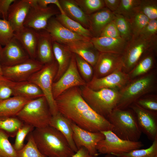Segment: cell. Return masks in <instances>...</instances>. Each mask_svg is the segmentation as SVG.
Listing matches in <instances>:
<instances>
[{
	"label": "cell",
	"instance_id": "e575fe53",
	"mask_svg": "<svg viewBox=\"0 0 157 157\" xmlns=\"http://www.w3.org/2000/svg\"><path fill=\"white\" fill-rule=\"evenodd\" d=\"M27 139V143L23 148L17 151V157H47L39 150L31 132L28 134Z\"/></svg>",
	"mask_w": 157,
	"mask_h": 157
},
{
	"label": "cell",
	"instance_id": "74e56055",
	"mask_svg": "<svg viewBox=\"0 0 157 157\" xmlns=\"http://www.w3.org/2000/svg\"><path fill=\"white\" fill-rule=\"evenodd\" d=\"M87 15H90L105 7L104 0H74Z\"/></svg>",
	"mask_w": 157,
	"mask_h": 157
},
{
	"label": "cell",
	"instance_id": "9a60e30c",
	"mask_svg": "<svg viewBox=\"0 0 157 157\" xmlns=\"http://www.w3.org/2000/svg\"><path fill=\"white\" fill-rule=\"evenodd\" d=\"M72 126L73 140L78 149L84 147L90 154L98 156L96 146L100 141L104 138V135L101 132H94L85 130L72 122Z\"/></svg>",
	"mask_w": 157,
	"mask_h": 157
},
{
	"label": "cell",
	"instance_id": "30bf717a",
	"mask_svg": "<svg viewBox=\"0 0 157 157\" xmlns=\"http://www.w3.org/2000/svg\"><path fill=\"white\" fill-rule=\"evenodd\" d=\"M31 7L23 25L37 31L45 30L49 19L60 13L52 6L42 8L37 3L36 0H29Z\"/></svg>",
	"mask_w": 157,
	"mask_h": 157
},
{
	"label": "cell",
	"instance_id": "d4e9b609",
	"mask_svg": "<svg viewBox=\"0 0 157 157\" xmlns=\"http://www.w3.org/2000/svg\"><path fill=\"white\" fill-rule=\"evenodd\" d=\"M90 41L100 52L122 54L127 42L122 38L93 37Z\"/></svg>",
	"mask_w": 157,
	"mask_h": 157
},
{
	"label": "cell",
	"instance_id": "f1b7e54d",
	"mask_svg": "<svg viewBox=\"0 0 157 157\" xmlns=\"http://www.w3.org/2000/svg\"><path fill=\"white\" fill-rule=\"evenodd\" d=\"M65 14L71 19L89 29L88 16L85 14L74 0H59Z\"/></svg>",
	"mask_w": 157,
	"mask_h": 157
},
{
	"label": "cell",
	"instance_id": "5b68a950",
	"mask_svg": "<svg viewBox=\"0 0 157 157\" xmlns=\"http://www.w3.org/2000/svg\"><path fill=\"white\" fill-rule=\"evenodd\" d=\"M81 90L83 98L90 106L106 118L116 108L120 99L119 91L115 89L103 88L94 90L86 85Z\"/></svg>",
	"mask_w": 157,
	"mask_h": 157
},
{
	"label": "cell",
	"instance_id": "7bdbcfd3",
	"mask_svg": "<svg viewBox=\"0 0 157 157\" xmlns=\"http://www.w3.org/2000/svg\"><path fill=\"white\" fill-rule=\"evenodd\" d=\"M32 126L24 123L18 130L15 135V139L13 146L16 151L23 148L24 145V142L26 136L34 129Z\"/></svg>",
	"mask_w": 157,
	"mask_h": 157
},
{
	"label": "cell",
	"instance_id": "ffe728a7",
	"mask_svg": "<svg viewBox=\"0 0 157 157\" xmlns=\"http://www.w3.org/2000/svg\"><path fill=\"white\" fill-rule=\"evenodd\" d=\"M66 45L73 53L79 55L93 68L100 52L90 40H78Z\"/></svg>",
	"mask_w": 157,
	"mask_h": 157
},
{
	"label": "cell",
	"instance_id": "bcb514c9",
	"mask_svg": "<svg viewBox=\"0 0 157 157\" xmlns=\"http://www.w3.org/2000/svg\"><path fill=\"white\" fill-rule=\"evenodd\" d=\"M13 96L12 90L8 80L2 76H0V101Z\"/></svg>",
	"mask_w": 157,
	"mask_h": 157
},
{
	"label": "cell",
	"instance_id": "f907efd6",
	"mask_svg": "<svg viewBox=\"0 0 157 157\" xmlns=\"http://www.w3.org/2000/svg\"><path fill=\"white\" fill-rule=\"evenodd\" d=\"M105 7L113 13L118 8L120 0H104Z\"/></svg>",
	"mask_w": 157,
	"mask_h": 157
},
{
	"label": "cell",
	"instance_id": "8992f818",
	"mask_svg": "<svg viewBox=\"0 0 157 157\" xmlns=\"http://www.w3.org/2000/svg\"><path fill=\"white\" fill-rule=\"evenodd\" d=\"M157 51V38L149 39L142 35L132 36L121 54L122 71L128 73L147 52Z\"/></svg>",
	"mask_w": 157,
	"mask_h": 157
},
{
	"label": "cell",
	"instance_id": "ab89813d",
	"mask_svg": "<svg viewBox=\"0 0 157 157\" xmlns=\"http://www.w3.org/2000/svg\"><path fill=\"white\" fill-rule=\"evenodd\" d=\"M9 136L0 130V157H17V151L9 140Z\"/></svg>",
	"mask_w": 157,
	"mask_h": 157
},
{
	"label": "cell",
	"instance_id": "f546056e",
	"mask_svg": "<svg viewBox=\"0 0 157 157\" xmlns=\"http://www.w3.org/2000/svg\"><path fill=\"white\" fill-rule=\"evenodd\" d=\"M29 101L16 96H12L0 101V117L16 116Z\"/></svg>",
	"mask_w": 157,
	"mask_h": 157
},
{
	"label": "cell",
	"instance_id": "ac0fdd59",
	"mask_svg": "<svg viewBox=\"0 0 157 157\" xmlns=\"http://www.w3.org/2000/svg\"><path fill=\"white\" fill-rule=\"evenodd\" d=\"M45 30L49 34L53 41L62 44H67L80 40H90L67 29L55 16L49 19Z\"/></svg>",
	"mask_w": 157,
	"mask_h": 157
},
{
	"label": "cell",
	"instance_id": "7402d4cb",
	"mask_svg": "<svg viewBox=\"0 0 157 157\" xmlns=\"http://www.w3.org/2000/svg\"><path fill=\"white\" fill-rule=\"evenodd\" d=\"M89 28L93 37H99L106 26L113 19L114 13L106 7L88 15Z\"/></svg>",
	"mask_w": 157,
	"mask_h": 157
},
{
	"label": "cell",
	"instance_id": "8fae6325",
	"mask_svg": "<svg viewBox=\"0 0 157 157\" xmlns=\"http://www.w3.org/2000/svg\"><path fill=\"white\" fill-rule=\"evenodd\" d=\"M86 84L78 70L75 54L73 53L67 69L58 80L53 83L52 92L53 97L55 99L71 88L83 86Z\"/></svg>",
	"mask_w": 157,
	"mask_h": 157
},
{
	"label": "cell",
	"instance_id": "52a82bcc",
	"mask_svg": "<svg viewBox=\"0 0 157 157\" xmlns=\"http://www.w3.org/2000/svg\"><path fill=\"white\" fill-rule=\"evenodd\" d=\"M24 123L35 128L49 125L52 117L44 96L29 101L16 116Z\"/></svg>",
	"mask_w": 157,
	"mask_h": 157
},
{
	"label": "cell",
	"instance_id": "7c38bea8",
	"mask_svg": "<svg viewBox=\"0 0 157 157\" xmlns=\"http://www.w3.org/2000/svg\"><path fill=\"white\" fill-rule=\"evenodd\" d=\"M43 65L36 59L30 58L14 66L1 67L2 76L13 82L28 81L30 77L40 69Z\"/></svg>",
	"mask_w": 157,
	"mask_h": 157
},
{
	"label": "cell",
	"instance_id": "6da1fadb",
	"mask_svg": "<svg viewBox=\"0 0 157 157\" xmlns=\"http://www.w3.org/2000/svg\"><path fill=\"white\" fill-rule=\"evenodd\" d=\"M55 99L58 112L79 127L94 132L112 130L113 126L107 119L85 101L78 87L68 89Z\"/></svg>",
	"mask_w": 157,
	"mask_h": 157
},
{
	"label": "cell",
	"instance_id": "7a4b0ae2",
	"mask_svg": "<svg viewBox=\"0 0 157 157\" xmlns=\"http://www.w3.org/2000/svg\"><path fill=\"white\" fill-rule=\"evenodd\" d=\"M31 133L39 150L47 157H71L75 153L65 136L49 125L35 128Z\"/></svg>",
	"mask_w": 157,
	"mask_h": 157
},
{
	"label": "cell",
	"instance_id": "f6af8a7d",
	"mask_svg": "<svg viewBox=\"0 0 157 157\" xmlns=\"http://www.w3.org/2000/svg\"><path fill=\"white\" fill-rule=\"evenodd\" d=\"M140 34L149 39L157 38V19L150 20Z\"/></svg>",
	"mask_w": 157,
	"mask_h": 157
},
{
	"label": "cell",
	"instance_id": "e0dca14e",
	"mask_svg": "<svg viewBox=\"0 0 157 157\" xmlns=\"http://www.w3.org/2000/svg\"><path fill=\"white\" fill-rule=\"evenodd\" d=\"M93 68V76L97 78H101L113 72L122 70L121 54L100 52Z\"/></svg>",
	"mask_w": 157,
	"mask_h": 157
},
{
	"label": "cell",
	"instance_id": "2e32d148",
	"mask_svg": "<svg viewBox=\"0 0 157 157\" xmlns=\"http://www.w3.org/2000/svg\"><path fill=\"white\" fill-rule=\"evenodd\" d=\"M130 80L128 74L120 70L100 78L93 76L86 85L94 90L108 88L119 91Z\"/></svg>",
	"mask_w": 157,
	"mask_h": 157
},
{
	"label": "cell",
	"instance_id": "b9f144b4",
	"mask_svg": "<svg viewBox=\"0 0 157 157\" xmlns=\"http://www.w3.org/2000/svg\"><path fill=\"white\" fill-rule=\"evenodd\" d=\"M14 37V31L7 20L0 19V44L5 46Z\"/></svg>",
	"mask_w": 157,
	"mask_h": 157
},
{
	"label": "cell",
	"instance_id": "8d00e7d4",
	"mask_svg": "<svg viewBox=\"0 0 157 157\" xmlns=\"http://www.w3.org/2000/svg\"><path fill=\"white\" fill-rule=\"evenodd\" d=\"M149 19L143 14L136 13L129 20L131 26L133 36L140 35L149 21Z\"/></svg>",
	"mask_w": 157,
	"mask_h": 157
},
{
	"label": "cell",
	"instance_id": "816d5d0a",
	"mask_svg": "<svg viewBox=\"0 0 157 157\" xmlns=\"http://www.w3.org/2000/svg\"><path fill=\"white\" fill-rule=\"evenodd\" d=\"M98 156L90 154L88 150L84 147H82L71 157H97Z\"/></svg>",
	"mask_w": 157,
	"mask_h": 157
},
{
	"label": "cell",
	"instance_id": "c3c4849f",
	"mask_svg": "<svg viewBox=\"0 0 157 157\" xmlns=\"http://www.w3.org/2000/svg\"><path fill=\"white\" fill-rule=\"evenodd\" d=\"M15 0H0V19H7L8 10Z\"/></svg>",
	"mask_w": 157,
	"mask_h": 157
},
{
	"label": "cell",
	"instance_id": "3957f363",
	"mask_svg": "<svg viewBox=\"0 0 157 157\" xmlns=\"http://www.w3.org/2000/svg\"><path fill=\"white\" fill-rule=\"evenodd\" d=\"M157 76L156 70L131 80L119 92L120 97L117 108H128L137 99L156 89Z\"/></svg>",
	"mask_w": 157,
	"mask_h": 157
},
{
	"label": "cell",
	"instance_id": "d6a6232c",
	"mask_svg": "<svg viewBox=\"0 0 157 157\" xmlns=\"http://www.w3.org/2000/svg\"><path fill=\"white\" fill-rule=\"evenodd\" d=\"M114 14L113 21L120 36L122 39L127 42L131 39L133 36L130 23L123 16L115 13Z\"/></svg>",
	"mask_w": 157,
	"mask_h": 157
},
{
	"label": "cell",
	"instance_id": "60d3db41",
	"mask_svg": "<svg viewBox=\"0 0 157 157\" xmlns=\"http://www.w3.org/2000/svg\"><path fill=\"white\" fill-rule=\"evenodd\" d=\"M74 54L78 70L83 78L87 83L90 82L93 77V68L79 55Z\"/></svg>",
	"mask_w": 157,
	"mask_h": 157
},
{
	"label": "cell",
	"instance_id": "7dc6e473",
	"mask_svg": "<svg viewBox=\"0 0 157 157\" xmlns=\"http://www.w3.org/2000/svg\"><path fill=\"white\" fill-rule=\"evenodd\" d=\"M99 37L121 38L113 20L104 28Z\"/></svg>",
	"mask_w": 157,
	"mask_h": 157
},
{
	"label": "cell",
	"instance_id": "f5cc1de1",
	"mask_svg": "<svg viewBox=\"0 0 157 157\" xmlns=\"http://www.w3.org/2000/svg\"><path fill=\"white\" fill-rule=\"evenodd\" d=\"M104 157H117L115 155L111 154H106Z\"/></svg>",
	"mask_w": 157,
	"mask_h": 157
},
{
	"label": "cell",
	"instance_id": "603a6c76",
	"mask_svg": "<svg viewBox=\"0 0 157 157\" xmlns=\"http://www.w3.org/2000/svg\"><path fill=\"white\" fill-rule=\"evenodd\" d=\"M38 32L25 27L14 32V37L26 51L30 58L36 59Z\"/></svg>",
	"mask_w": 157,
	"mask_h": 157
},
{
	"label": "cell",
	"instance_id": "ba28073f",
	"mask_svg": "<svg viewBox=\"0 0 157 157\" xmlns=\"http://www.w3.org/2000/svg\"><path fill=\"white\" fill-rule=\"evenodd\" d=\"M58 68L57 63L55 60L44 65L28 80L36 85L41 90L47 100L52 116L59 112L52 92V85Z\"/></svg>",
	"mask_w": 157,
	"mask_h": 157
},
{
	"label": "cell",
	"instance_id": "484cf974",
	"mask_svg": "<svg viewBox=\"0 0 157 157\" xmlns=\"http://www.w3.org/2000/svg\"><path fill=\"white\" fill-rule=\"evenodd\" d=\"M53 52L55 59L57 62L58 70L53 82L58 80L67 69L73 55L68 46L53 41Z\"/></svg>",
	"mask_w": 157,
	"mask_h": 157
},
{
	"label": "cell",
	"instance_id": "cb8c5ba5",
	"mask_svg": "<svg viewBox=\"0 0 157 157\" xmlns=\"http://www.w3.org/2000/svg\"><path fill=\"white\" fill-rule=\"evenodd\" d=\"M8 82L12 90L13 96L18 97L29 100L44 96L37 85L28 81L15 82L8 80Z\"/></svg>",
	"mask_w": 157,
	"mask_h": 157
},
{
	"label": "cell",
	"instance_id": "9f6ffc18",
	"mask_svg": "<svg viewBox=\"0 0 157 157\" xmlns=\"http://www.w3.org/2000/svg\"></svg>",
	"mask_w": 157,
	"mask_h": 157
},
{
	"label": "cell",
	"instance_id": "836d02e7",
	"mask_svg": "<svg viewBox=\"0 0 157 157\" xmlns=\"http://www.w3.org/2000/svg\"><path fill=\"white\" fill-rule=\"evenodd\" d=\"M140 0H120L119 6L113 13L123 16L129 21L136 13Z\"/></svg>",
	"mask_w": 157,
	"mask_h": 157
},
{
	"label": "cell",
	"instance_id": "4fadbf2b",
	"mask_svg": "<svg viewBox=\"0 0 157 157\" xmlns=\"http://www.w3.org/2000/svg\"><path fill=\"white\" fill-rule=\"evenodd\" d=\"M129 108L133 111L142 133L153 141L157 138V112L142 108L135 103Z\"/></svg>",
	"mask_w": 157,
	"mask_h": 157
},
{
	"label": "cell",
	"instance_id": "4316f807",
	"mask_svg": "<svg viewBox=\"0 0 157 157\" xmlns=\"http://www.w3.org/2000/svg\"><path fill=\"white\" fill-rule=\"evenodd\" d=\"M49 126L60 131L66 138L71 149L75 153L78 150L73 139L72 122L58 112L52 116Z\"/></svg>",
	"mask_w": 157,
	"mask_h": 157
},
{
	"label": "cell",
	"instance_id": "1f68e13d",
	"mask_svg": "<svg viewBox=\"0 0 157 157\" xmlns=\"http://www.w3.org/2000/svg\"><path fill=\"white\" fill-rule=\"evenodd\" d=\"M24 124L17 116L0 117V130L9 137H15L18 130Z\"/></svg>",
	"mask_w": 157,
	"mask_h": 157
},
{
	"label": "cell",
	"instance_id": "d6986e66",
	"mask_svg": "<svg viewBox=\"0 0 157 157\" xmlns=\"http://www.w3.org/2000/svg\"><path fill=\"white\" fill-rule=\"evenodd\" d=\"M31 7L29 0H15L10 5L7 20L14 32L24 27V23Z\"/></svg>",
	"mask_w": 157,
	"mask_h": 157
},
{
	"label": "cell",
	"instance_id": "ee69618b",
	"mask_svg": "<svg viewBox=\"0 0 157 157\" xmlns=\"http://www.w3.org/2000/svg\"><path fill=\"white\" fill-rule=\"evenodd\" d=\"M134 103L145 109L157 112V96L146 95L139 98Z\"/></svg>",
	"mask_w": 157,
	"mask_h": 157
},
{
	"label": "cell",
	"instance_id": "44dd1931",
	"mask_svg": "<svg viewBox=\"0 0 157 157\" xmlns=\"http://www.w3.org/2000/svg\"><path fill=\"white\" fill-rule=\"evenodd\" d=\"M38 32L36 59L44 65L55 60L53 49V41L45 30Z\"/></svg>",
	"mask_w": 157,
	"mask_h": 157
},
{
	"label": "cell",
	"instance_id": "f35d334b",
	"mask_svg": "<svg viewBox=\"0 0 157 157\" xmlns=\"http://www.w3.org/2000/svg\"><path fill=\"white\" fill-rule=\"evenodd\" d=\"M138 12L143 14L150 20L157 19V0H140Z\"/></svg>",
	"mask_w": 157,
	"mask_h": 157
},
{
	"label": "cell",
	"instance_id": "681fc988",
	"mask_svg": "<svg viewBox=\"0 0 157 157\" xmlns=\"http://www.w3.org/2000/svg\"><path fill=\"white\" fill-rule=\"evenodd\" d=\"M36 2L39 6L44 8L47 7L50 4L55 5L58 9L60 13L65 14L58 0H36Z\"/></svg>",
	"mask_w": 157,
	"mask_h": 157
},
{
	"label": "cell",
	"instance_id": "db71d44e",
	"mask_svg": "<svg viewBox=\"0 0 157 157\" xmlns=\"http://www.w3.org/2000/svg\"><path fill=\"white\" fill-rule=\"evenodd\" d=\"M1 47L2 46L0 44V49L1 48ZM2 76V71L1 67L0 64V76Z\"/></svg>",
	"mask_w": 157,
	"mask_h": 157
},
{
	"label": "cell",
	"instance_id": "277c9868",
	"mask_svg": "<svg viewBox=\"0 0 157 157\" xmlns=\"http://www.w3.org/2000/svg\"><path fill=\"white\" fill-rule=\"evenodd\" d=\"M106 119L113 126L111 131L119 138L131 141H139L142 133L131 109L116 108Z\"/></svg>",
	"mask_w": 157,
	"mask_h": 157
},
{
	"label": "cell",
	"instance_id": "9c48e42d",
	"mask_svg": "<svg viewBox=\"0 0 157 157\" xmlns=\"http://www.w3.org/2000/svg\"><path fill=\"white\" fill-rule=\"evenodd\" d=\"M105 138L96 146L98 153L103 154H120L140 149L144 144L140 141H131L122 139L111 130L101 131Z\"/></svg>",
	"mask_w": 157,
	"mask_h": 157
},
{
	"label": "cell",
	"instance_id": "d590c367",
	"mask_svg": "<svg viewBox=\"0 0 157 157\" xmlns=\"http://www.w3.org/2000/svg\"><path fill=\"white\" fill-rule=\"evenodd\" d=\"M113 155L117 157H155L157 155V138L153 141L151 145L148 148L139 149L126 153Z\"/></svg>",
	"mask_w": 157,
	"mask_h": 157
},
{
	"label": "cell",
	"instance_id": "11a10c76",
	"mask_svg": "<svg viewBox=\"0 0 157 157\" xmlns=\"http://www.w3.org/2000/svg\"><path fill=\"white\" fill-rule=\"evenodd\" d=\"M155 157H157V155Z\"/></svg>",
	"mask_w": 157,
	"mask_h": 157
},
{
	"label": "cell",
	"instance_id": "4dcf8cb0",
	"mask_svg": "<svg viewBox=\"0 0 157 157\" xmlns=\"http://www.w3.org/2000/svg\"><path fill=\"white\" fill-rule=\"evenodd\" d=\"M56 19L67 29L78 35L90 40L93 37L90 30L84 27L80 24L67 16L59 13L55 16Z\"/></svg>",
	"mask_w": 157,
	"mask_h": 157
},
{
	"label": "cell",
	"instance_id": "5bb4252c",
	"mask_svg": "<svg viewBox=\"0 0 157 157\" xmlns=\"http://www.w3.org/2000/svg\"><path fill=\"white\" fill-rule=\"evenodd\" d=\"M30 58L15 37L0 49L1 67H8L24 62Z\"/></svg>",
	"mask_w": 157,
	"mask_h": 157
},
{
	"label": "cell",
	"instance_id": "83f0119b",
	"mask_svg": "<svg viewBox=\"0 0 157 157\" xmlns=\"http://www.w3.org/2000/svg\"><path fill=\"white\" fill-rule=\"evenodd\" d=\"M157 51H149L140 59L128 74L131 80L144 75L153 70L156 63Z\"/></svg>",
	"mask_w": 157,
	"mask_h": 157
}]
</instances>
